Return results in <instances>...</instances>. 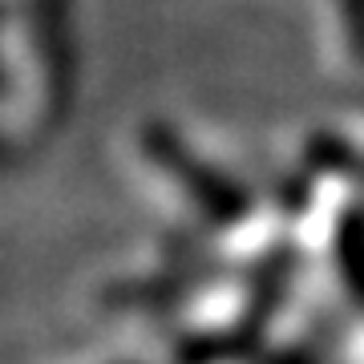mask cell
<instances>
[{
	"label": "cell",
	"instance_id": "obj_1",
	"mask_svg": "<svg viewBox=\"0 0 364 364\" xmlns=\"http://www.w3.org/2000/svg\"><path fill=\"white\" fill-rule=\"evenodd\" d=\"M146 150H150L158 162H166L170 174H174V178L191 191V195H198L203 210H210L215 219L231 223V219H239V215L247 210L243 191H239L231 178L210 174V166H203L198 158H191L178 142H174V134H170V130H150V134H146Z\"/></svg>",
	"mask_w": 364,
	"mask_h": 364
}]
</instances>
